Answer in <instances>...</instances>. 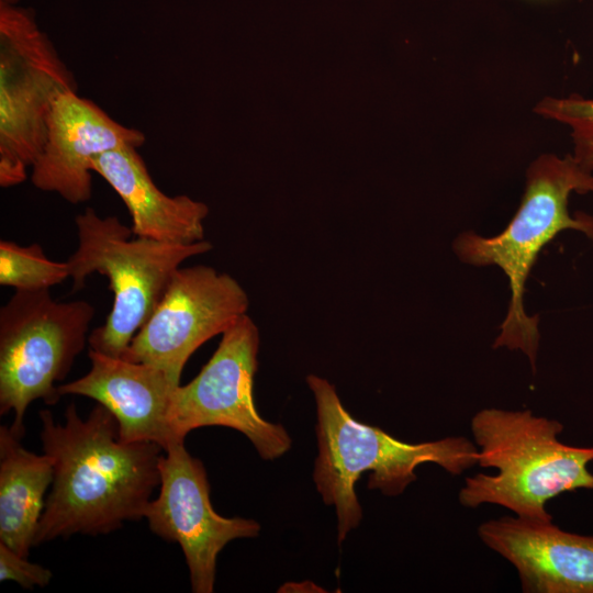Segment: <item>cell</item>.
I'll return each mask as SVG.
<instances>
[{
	"instance_id": "6da1fadb",
	"label": "cell",
	"mask_w": 593,
	"mask_h": 593,
	"mask_svg": "<svg viewBox=\"0 0 593 593\" xmlns=\"http://www.w3.org/2000/svg\"><path fill=\"white\" fill-rule=\"evenodd\" d=\"M40 418L54 478L33 546L75 534L105 535L144 518L160 483L159 445L122 441L115 416L99 403L85 419L75 403L65 410L64 423L55 422L49 410H42Z\"/></svg>"
},
{
	"instance_id": "7a4b0ae2",
	"label": "cell",
	"mask_w": 593,
	"mask_h": 593,
	"mask_svg": "<svg viewBox=\"0 0 593 593\" xmlns=\"http://www.w3.org/2000/svg\"><path fill=\"white\" fill-rule=\"evenodd\" d=\"M306 383L316 404L318 455L313 480L326 505H334L337 540L342 544L362 518L355 485L369 471L368 488L395 496L416 480L415 469L435 463L452 475L478 465L479 450L465 437L410 444L379 427L355 419L343 406L335 385L309 374Z\"/></svg>"
},
{
	"instance_id": "3957f363",
	"label": "cell",
	"mask_w": 593,
	"mask_h": 593,
	"mask_svg": "<svg viewBox=\"0 0 593 593\" xmlns=\"http://www.w3.org/2000/svg\"><path fill=\"white\" fill-rule=\"evenodd\" d=\"M479 447L478 465L493 475L467 477L459 502L475 508L496 504L517 517L549 522L546 504L564 492L593 490V447H574L558 439L563 425L529 410L483 409L471 419Z\"/></svg>"
},
{
	"instance_id": "277c9868",
	"label": "cell",
	"mask_w": 593,
	"mask_h": 593,
	"mask_svg": "<svg viewBox=\"0 0 593 593\" xmlns=\"http://www.w3.org/2000/svg\"><path fill=\"white\" fill-rule=\"evenodd\" d=\"M571 192H593V175L581 168L573 156H539L527 169L521 205L496 236L482 237L466 232L456 237L454 251L473 266L500 267L506 275L511 299L493 348L523 351L536 370L539 345V316L524 310L525 283L540 250L564 230L583 233L593 243V216L568 210Z\"/></svg>"
},
{
	"instance_id": "5b68a950",
	"label": "cell",
	"mask_w": 593,
	"mask_h": 593,
	"mask_svg": "<svg viewBox=\"0 0 593 593\" xmlns=\"http://www.w3.org/2000/svg\"><path fill=\"white\" fill-rule=\"evenodd\" d=\"M78 246L66 260L72 292L86 286L91 273L109 280L112 309L104 324L92 329L90 349L121 357L145 324L164 294L174 273L188 258L212 249L209 240L175 244L150 238H132V227L118 216L101 217L87 208L75 219Z\"/></svg>"
},
{
	"instance_id": "8992f818",
	"label": "cell",
	"mask_w": 593,
	"mask_h": 593,
	"mask_svg": "<svg viewBox=\"0 0 593 593\" xmlns=\"http://www.w3.org/2000/svg\"><path fill=\"white\" fill-rule=\"evenodd\" d=\"M94 306L85 300L58 302L49 289L15 290L0 309V414L13 412L10 428L25 434L27 406L56 404V383L69 373L89 340Z\"/></svg>"
},
{
	"instance_id": "52a82bcc",
	"label": "cell",
	"mask_w": 593,
	"mask_h": 593,
	"mask_svg": "<svg viewBox=\"0 0 593 593\" xmlns=\"http://www.w3.org/2000/svg\"><path fill=\"white\" fill-rule=\"evenodd\" d=\"M76 91L74 74L31 8L0 2V186L27 179L56 100Z\"/></svg>"
},
{
	"instance_id": "ba28073f",
	"label": "cell",
	"mask_w": 593,
	"mask_h": 593,
	"mask_svg": "<svg viewBox=\"0 0 593 593\" xmlns=\"http://www.w3.org/2000/svg\"><path fill=\"white\" fill-rule=\"evenodd\" d=\"M259 329L246 314L221 335L200 372L172 394L168 425L175 443L203 426H225L244 434L265 460L284 455L291 437L280 424L264 419L254 401Z\"/></svg>"
},
{
	"instance_id": "9c48e42d",
	"label": "cell",
	"mask_w": 593,
	"mask_h": 593,
	"mask_svg": "<svg viewBox=\"0 0 593 593\" xmlns=\"http://www.w3.org/2000/svg\"><path fill=\"white\" fill-rule=\"evenodd\" d=\"M249 299L231 275L210 266L178 268L121 358L153 365L176 383L192 354L247 314Z\"/></svg>"
},
{
	"instance_id": "30bf717a",
	"label": "cell",
	"mask_w": 593,
	"mask_h": 593,
	"mask_svg": "<svg viewBox=\"0 0 593 593\" xmlns=\"http://www.w3.org/2000/svg\"><path fill=\"white\" fill-rule=\"evenodd\" d=\"M165 452L158 463L159 494L147 504L144 518L155 535L182 549L192 592L211 593L221 550L234 539L257 537L260 525L214 511L205 468L187 451L184 441Z\"/></svg>"
},
{
	"instance_id": "8fae6325",
	"label": "cell",
	"mask_w": 593,
	"mask_h": 593,
	"mask_svg": "<svg viewBox=\"0 0 593 593\" xmlns=\"http://www.w3.org/2000/svg\"><path fill=\"white\" fill-rule=\"evenodd\" d=\"M145 134L108 115L76 91L60 96L49 114L44 146L31 167V182L69 203L92 195V161L99 155L123 147H141Z\"/></svg>"
},
{
	"instance_id": "7c38bea8",
	"label": "cell",
	"mask_w": 593,
	"mask_h": 593,
	"mask_svg": "<svg viewBox=\"0 0 593 593\" xmlns=\"http://www.w3.org/2000/svg\"><path fill=\"white\" fill-rule=\"evenodd\" d=\"M478 534L515 567L524 592L593 593V536L517 516L484 522Z\"/></svg>"
},
{
	"instance_id": "4fadbf2b",
	"label": "cell",
	"mask_w": 593,
	"mask_h": 593,
	"mask_svg": "<svg viewBox=\"0 0 593 593\" xmlns=\"http://www.w3.org/2000/svg\"><path fill=\"white\" fill-rule=\"evenodd\" d=\"M90 369L82 377L59 384L63 395H81L104 405L116 418L124 443L148 441L164 451L176 444L168 413L176 383L153 365L134 362L90 349Z\"/></svg>"
},
{
	"instance_id": "5bb4252c",
	"label": "cell",
	"mask_w": 593,
	"mask_h": 593,
	"mask_svg": "<svg viewBox=\"0 0 593 593\" xmlns=\"http://www.w3.org/2000/svg\"><path fill=\"white\" fill-rule=\"evenodd\" d=\"M91 168L124 202L135 236L175 244L204 240L209 208L188 195L165 194L136 147L123 146L99 155Z\"/></svg>"
},
{
	"instance_id": "9a60e30c",
	"label": "cell",
	"mask_w": 593,
	"mask_h": 593,
	"mask_svg": "<svg viewBox=\"0 0 593 593\" xmlns=\"http://www.w3.org/2000/svg\"><path fill=\"white\" fill-rule=\"evenodd\" d=\"M10 427H0V542L27 558L52 484V458L25 449Z\"/></svg>"
},
{
	"instance_id": "2e32d148",
	"label": "cell",
	"mask_w": 593,
	"mask_h": 593,
	"mask_svg": "<svg viewBox=\"0 0 593 593\" xmlns=\"http://www.w3.org/2000/svg\"><path fill=\"white\" fill-rule=\"evenodd\" d=\"M70 278L67 261L47 258L37 243L0 240V284L19 291L51 289Z\"/></svg>"
},
{
	"instance_id": "e0dca14e",
	"label": "cell",
	"mask_w": 593,
	"mask_h": 593,
	"mask_svg": "<svg viewBox=\"0 0 593 593\" xmlns=\"http://www.w3.org/2000/svg\"><path fill=\"white\" fill-rule=\"evenodd\" d=\"M535 111L571 127L572 156L581 168L593 172V100L577 93L561 99L545 98Z\"/></svg>"
},
{
	"instance_id": "ac0fdd59",
	"label": "cell",
	"mask_w": 593,
	"mask_h": 593,
	"mask_svg": "<svg viewBox=\"0 0 593 593\" xmlns=\"http://www.w3.org/2000/svg\"><path fill=\"white\" fill-rule=\"evenodd\" d=\"M51 570L27 561L0 542V581H14L23 589L44 588L52 579Z\"/></svg>"
},
{
	"instance_id": "d6986e66",
	"label": "cell",
	"mask_w": 593,
	"mask_h": 593,
	"mask_svg": "<svg viewBox=\"0 0 593 593\" xmlns=\"http://www.w3.org/2000/svg\"><path fill=\"white\" fill-rule=\"evenodd\" d=\"M21 0H0L2 3L18 4Z\"/></svg>"
}]
</instances>
